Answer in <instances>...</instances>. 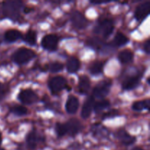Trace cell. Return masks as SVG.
<instances>
[{"mask_svg": "<svg viewBox=\"0 0 150 150\" xmlns=\"http://www.w3.org/2000/svg\"><path fill=\"white\" fill-rule=\"evenodd\" d=\"M21 1H8L4 2L3 5V13L4 16L13 20H16L19 17L20 10L22 7Z\"/></svg>", "mask_w": 150, "mask_h": 150, "instance_id": "1", "label": "cell"}, {"mask_svg": "<svg viewBox=\"0 0 150 150\" xmlns=\"http://www.w3.org/2000/svg\"><path fill=\"white\" fill-rule=\"evenodd\" d=\"M35 56H36V54L32 50L26 48H21L15 51L14 54L12 56V59L17 64H23L25 63L29 62Z\"/></svg>", "mask_w": 150, "mask_h": 150, "instance_id": "2", "label": "cell"}, {"mask_svg": "<svg viewBox=\"0 0 150 150\" xmlns=\"http://www.w3.org/2000/svg\"><path fill=\"white\" fill-rule=\"evenodd\" d=\"M114 29V22L111 19H104L101 21L95 28L94 32L101 35L104 38H107L111 35Z\"/></svg>", "mask_w": 150, "mask_h": 150, "instance_id": "3", "label": "cell"}, {"mask_svg": "<svg viewBox=\"0 0 150 150\" xmlns=\"http://www.w3.org/2000/svg\"><path fill=\"white\" fill-rule=\"evenodd\" d=\"M111 81L104 80L100 82L93 89L92 96L94 98H97L99 99H103L108 95L111 90Z\"/></svg>", "mask_w": 150, "mask_h": 150, "instance_id": "4", "label": "cell"}, {"mask_svg": "<svg viewBox=\"0 0 150 150\" xmlns=\"http://www.w3.org/2000/svg\"><path fill=\"white\" fill-rule=\"evenodd\" d=\"M67 86V81L62 76H55L48 81V87L53 95H57Z\"/></svg>", "mask_w": 150, "mask_h": 150, "instance_id": "5", "label": "cell"}, {"mask_svg": "<svg viewBox=\"0 0 150 150\" xmlns=\"http://www.w3.org/2000/svg\"><path fill=\"white\" fill-rule=\"evenodd\" d=\"M19 100L23 104L30 105L35 103L38 100V96L32 89H22L18 96Z\"/></svg>", "mask_w": 150, "mask_h": 150, "instance_id": "6", "label": "cell"}, {"mask_svg": "<svg viewBox=\"0 0 150 150\" xmlns=\"http://www.w3.org/2000/svg\"><path fill=\"white\" fill-rule=\"evenodd\" d=\"M59 42V38L54 34H49L42 38L41 45L42 48L50 51H54L57 49Z\"/></svg>", "mask_w": 150, "mask_h": 150, "instance_id": "7", "label": "cell"}, {"mask_svg": "<svg viewBox=\"0 0 150 150\" xmlns=\"http://www.w3.org/2000/svg\"><path fill=\"white\" fill-rule=\"evenodd\" d=\"M70 18H71V21L73 26L76 29H82L86 27L88 24L87 19L83 16L82 13L77 11V10L72 12Z\"/></svg>", "mask_w": 150, "mask_h": 150, "instance_id": "8", "label": "cell"}, {"mask_svg": "<svg viewBox=\"0 0 150 150\" xmlns=\"http://www.w3.org/2000/svg\"><path fill=\"white\" fill-rule=\"evenodd\" d=\"M67 130V134L70 136H76L81 130L82 125L76 119H71L64 124Z\"/></svg>", "mask_w": 150, "mask_h": 150, "instance_id": "9", "label": "cell"}, {"mask_svg": "<svg viewBox=\"0 0 150 150\" xmlns=\"http://www.w3.org/2000/svg\"><path fill=\"white\" fill-rule=\"evenodd\" d=\"M150 10V2L146 1L139 4L135 11V18L139 21H142L149 15Z\"/></svg>", "mask_w": 150, "mask_h": 150, "instance_id": "10", "label": "cell"}, {"mask_svg": "<svg viewBox=\"0 0 150 150\" xmlns=\"http://www.w3.org/2000/svg\"><path fill=\"white\" fill-rule=\"evenodd\" d=\"M142 74H136L126 79L122 83V88L125 90H131L139 86L142 79Z\"/></svg>", "mask_w": 150, "mask_h": 150, "instance_id": "11", "label": "cell"}, {"mask_svg": "<svg viewBox=\"0 0 150 150\" xmlns=\"http://www.w3.org/2000/svg\"><path fill=\"white\" fill-rule=\"evenodd\" d=\"M95 105V98L93 96H90L83 103L81 110V117L82 118L86 119L90 116L92 109Z\"/></svg>", "mask_w": 150, "mask_h": 150, "instance_id": "12", "label": "cell"}, {"mask_svg": "<svg viewBox=\"0 0 150 150\" xmlns=\"http://www.w3.org/2000/svg\"><path fill=\"white\" fill-rule=\"evenodd\" d=\"M40 142V137L38 136V133L35 130L30 132L26 137V144L29 149H36Z\"/></svg>", "mask_w": 150, "mask_h": 150, "instance_id": "13", "label": "cell"}, {"mask_svg": "<svg viewBox=\"0 0 150 150\" xmlns=\"http://www.w3.org/2000/svg\"><path fill=\"white\" fill-rule=\"evenodd\" d=\"M79 102L77 98L74 96H70L67 98V100L66 102L65 108L68 114H76L78 108H79Z\"/></svg>", "mask_w": 150, "mask_h": 150, "instance_id": "14", "label": "cell"}, {"mask_svg": "<svg viewBox=\"0 0 150 150\" xmlns=\"http://www.w3.org/2000/svg\"><path fill=\"white\" fill-rule=\"evenodd\" d=\"M117 136L122 143L125 145H131L136 142V138L134 136H132L131 135L129 134L127 131L125 130H120L117 132Z\"/></svg>", "mask_w": 150, "mask_h": 150, "instance_id": "15", "label": "cell"}, {"mask_svg": "<svg viewBox=\"0 0 150 150\" xmlns=\"http://www.w3.org/2000/svg\"><path fill=\"white\" fill-rule=\"evenodd\" d=\"M90 89V80L86 76H81L79 78V92L82 95H86Z\"/></svg>", "mask_w": 150, "mask_h": 150, "instance_id": "16", "label": "cell"}, {"mask_svg": "<svg viewBox=\"0 0 150 150\" xmlns=\"http://www.w3.org/2000/svg\"><path fill=\"white\" fill-rule=\"evenodd\" d=\"M22 38L21 32L16 29H9L4 34V39L7 42H13Z\"/></svg>", "mask_w": 150, "mask_h": 150, "instance_id": "17", "label": "cell"}, {"mask_svg": "<svg viewBox=\"0 0 150 150\" xmlns=\"http://www.w3.org/2000/svg\"><path fill=\"white\" fill-rule=\"evenodd\" d=\"M81 62L76 57H70L67 62V70L70 73H74L80 68Z\"/></svg>", "mask_w": 150, "mask_h": 150, "instance_id": "18", "label": "cell"}, {"mask_svg": "<svg viewBox=\"0 0 150 150\" xmlns=\"http://www.w3.org/2000/svg\"><path fill=\"white\" fill-rule=\"evenodd\" d=\"M118 58L120 62L122 64H128L133 60V53L130 50H123L121 52H120Z\"/></svg>", "mask_w": 150, "mask_h": 150, "instance_id": "19", "label": "cell"}, {"mask_svg": "<svg viewBox=\"0 0 150 150\" xmlns=\"http://www.w3.org/2000/svg\"><path fill=\"white\" fill-rule=\"evenodd\" d=\"M87 45L90 46L91 48H93L94 49L100 50L103 49L105 46V43L103 40L99 38H91L87 40L86 42Z\"/></svg>", "mask_w": 150, "mask_h": 150, "instance_id": "20", "label": "cell"}, {"mask_svg": "<svg viewBox=\"0 0 150 150\" xmlns=\"http://www.w3.org/2000/svg\"><path fill=\"white\" fill-rule=\"evenodd\" d=\"M149 105L150 100L146 99L144 100L136 101V102L133 103V104L132 105V108L136 111H140L144 109L149 110Z\"/></svg>", "mask_w": 150, "mask_h": 150, "instance_id": "21", "label": "cell"}, {"mask_svg": "<svg viewBox=\"0 0 150 150\" xmlns=\"http://www.w3.org/2000/svg\"><path fill=\"white\" fill-rule=\"evenodd\" d=\"M103 68V63L102 62L95 61L89 65V70L91 74L98 75L102 73Z\"/></svg>", "mask_w": 150, "mask_h": 150, "instance_id": "22", "label": "cell"}, {"mask_svg": "<svg viewBox=\"0 0 150 150\" xmlns=\"http://www.w3.org/2000/svg\"><path fill=\"white\" fill-rule=\"evenodd\" d=\"M128 42V38L126 37L123 33H121V32H118V33L116 35L115 38H114V41H113L114 45L117 47L122 46V45H126Z\"/></svg>", "mask_w": 150, "mask_h": 150, "instance_id": "23", "label": "cell"}, {"mask_svg": "<svg viewBox=\"0 0 150 150\" xmlns=\"http://www.w3.org/2000/svg\"><path fill=\"white\" fill-rule=\"evenodd\" d=\"M24 40L26 43L29 44L31 45H35L37 41V33L35 31L29 30L26 32L25 35Z\"/></svg>", "mask_w": 150, "mask_h": 150, "instance_id": "24", "label": "cell"}, {"mask_svg": "<svg viewBox=\"0 0 150 150\" xmlns=\"http://www.w3.org/2000/svg\"><path fill=\"white\" fill-rule=\"evenodd\" d=\"M109 105V101L106 100H101L98 101V103H95L93 109L95 110V111L96 113H99L101 112L102 111H103L105 108H108Z\"/></svg>", "mask_w": 150, "mask_h": 150, "instance_id": "25", "label": "cell"}, {"mask_svg": "<svg viewBox=\"0 0 150 150\" xmlns=\"http://www.w3.org/2000/svg\"><path fill=\"white\" fill-rule=\"evenodd\" d=\"M10 111L17 116H23L27 114L28 109L23 105H16L10 109Z\"/></svg>", "mask_w": 150, "mask_h": 150, "instance_id": "26", "label": "cell"}, {"mask_svg": "<svg viewBox=\"0 0 150 150\" xmlns=\"http://www.w3.org/2000/svg\"><path fill=\"white\" fill-rule=\"evenodd\" d=\"M48 70L51 72V73H58L60 72L64 67L62 63L58 62H52L51 64H48Z\"/></svg>", "mask_w": 150, "mask_h": 150, "instance_id": "27", "label": "cell"}, {"mask_svg": "<svg viewBox=\"0 0 150 150\" xmlns=\"http://www.w3.org/2000/svg\"><path fill=\"white\" fill-rule=\"evenodd\" d=\"M56 132L57 133V136L59 137H62L64 135L67 134V130L64 124H61V123H57L56 125Z\"/></svg>", "mask_w": 150, "mask_h": 150, "instance_id": "28", "label": "cell"}, {"mask_svg": "<svg viewBox=\"0 0 150 150\" xmlns=\"http://www.w3.org/2000/svg\"><path fill=\"white\" fill-rule=\"evenodd\" d=\"M6 94V87L3 83H0V102L2 100Z\"/></svg>", "mask_w": 150, "mask_h": 150, "instance_id": "29", "label": "cell"}, {"mask_svg": "<svg viewBox=\"0 0 150 150\" xmlns=\"http://www.w3.org/2000/svg\"><path fill=\"white\" fill-rule=\"evenodd\" d=\"M144 49L146 51V54H149L150 51V40H147L145 42L144 45Z\"/></svg>", "mask_w": 150, "mask_h": 150, "instance_id": "30", "label": "cell"}, {"mask_svg": "<svg viewBox=\"0 0 150 150\" xmlns=\"http://www.w3.org/2000/svg\"><path fill=\"white\" fill-rule=\"evenodd\" d=\"M91 3L95 4H104V3H108L110 2V1H91Z\"/></svg>", "mask_w": 150, "mask_h": 150, "instance_id": "31", "label": "cell"}, {"mask_svg": "<svg viewBox=\"0 0 150 150\" xmlns=\"http://www.w3.org/2000/svg\"><path fill=\"white\" fill-rule=\"evenodd\" d=\"M30 9H29V8H28V7H27V8H26H26H25L24 9V12H25V13H29V11H30Z\"/></svg>", "mask_w": 150, "mask_h": 150, "instance_id": "32", "label": "cell"}, {"mask_svg": "<svg viewBox=\"0 0 150 150\" xmlns=\"http://www.w3.org/2000/svg\"><path fill=\"white\" fill-rule=\"evenodd\" d=\"M132 150H144V149H143L142 148H141V147H135V148H133Z\"/></svg>", "mask_w": 150, "mask_h": 150, "instance_id": "33", "label": "cell"}, {"mask_svg": "<svg viewBox=\"0 0 150 150\" xmlns=\"http://www.w3.org/2000/svg\"><path fill=\"white\" fill-rule=\"evenodd\" d=\"M1 140H2V137H1V133H0V145H1Z\"/></svg>", "mask_w": 150, "mask_h": 150, "instance_id": "34", "label": "cell"}]
</instances>
